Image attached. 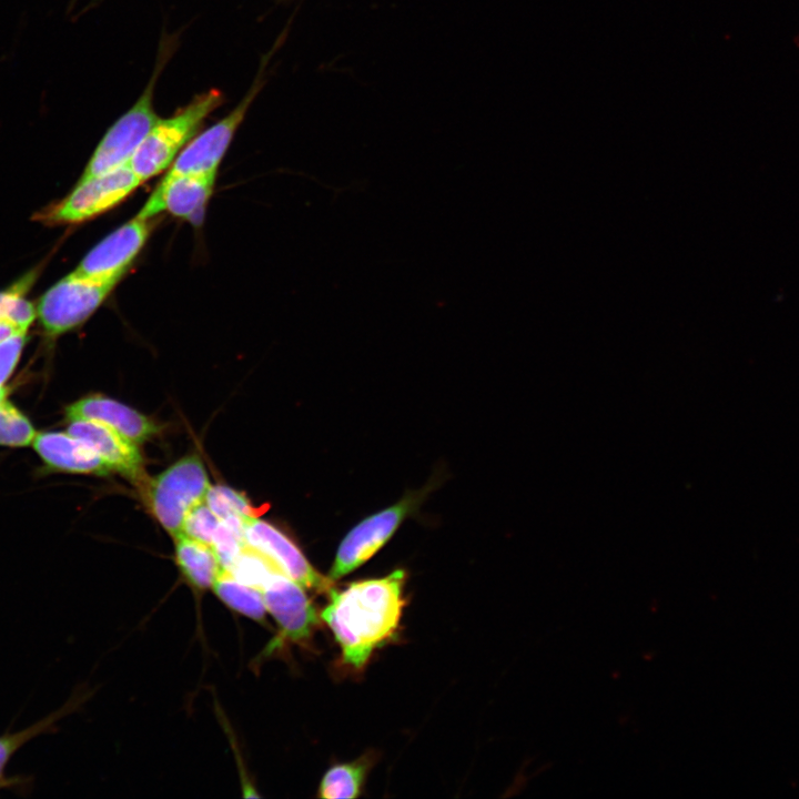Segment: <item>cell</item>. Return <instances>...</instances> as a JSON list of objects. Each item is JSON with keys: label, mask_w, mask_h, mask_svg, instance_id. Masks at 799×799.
<instances>
[{"label": "cell", "mask_w": 799, "mask_h": 799, "mask_svg": "<svg viewBox=\"0 0 799 799\" xmlns=\"http://www.w3.org/2000/svg\"><path fill=\"white\" fill-rule=\"evenodd\" d=\"M405 572L332 588L320 618L328 626L345 665L362 669L397 631L404 607Z\"/></svg>", "instance_id": "obj_1"}, {"label": "cell", "mask_w": 799, "mask_h": 799, "mask_svg": "<svg viewBox=\"0 0 799 799\" xmlns=\"http://www.w3.org/2000/svg\"><path fill=\"white\" fill-rule=\"evenodd\" d=\"M222 103V92L211 89L196 95L173 115L160 118L130 161V166L140 180L145 182L166 170L195 136L206 117Z\"/></svg>", "instance_id": "obj_2"}, {"label": "cell", "mask_w": 799, "mask_h": 799, "mask_svg": "<svg viewBox=\"0 0 799 799\" xmlns=\"http://www.w3.org/2000/svg\"><path fill=\"white\" fill-rule=\"evenodd\" d=\"M210 487L202 459L191 454L148 482L145 500L152 515L175 538L182 534L188 515L205 502Z\"/></svg>", "instance_id": "obj_3"}, {"label": "cell", "mask_w": 799, "mask_h": 799, "mask_svg": "<svg viewBox=\"0 0 799 799\" xmlns=\"http://www.w3.org/2000/svg\"><path fill=\"white\" fill-rule=\"evenodd\" d=\"M141 183L130 163L97 176L80 179L65 198L38 212L34 218L48 225L85 222L119 205Z\"/></svg>", "instance_id": "obj_4"}, {"label": "cell", "mask_w": 799, "mask_h": 799, "mask_svg": "<svg viewBox=\"0 0 799 799\" xmlns=\"http://www.w3.org/2000/svg\"><path fill=\"white\" fill-rule=\"evenodd\" d=\"M121 279H95L73 272L53 284L36 312L45 334L57 337L84 323L111 294Z\"/></svg>", "instance_id": "obj_5"}, {"label": "cell", "mask_w": 799, "mask_h": 799, "mask_svg": "<svg viewBox=\"0 0 799 799\" xmlns=\"http://www.w3.org/2000/svg\"><path fill=\"white\" fill-rule=\"evenodd\" d=\"M159 70L135 103L105 132L80 179L97 176L130 163L149 131L160 119L153 108Z\"/></svg>", "instance_id": "obj_6"}, {"label": "cell", "mask_w": 799, "mask_h": 799, "mask_svg": "<svg viewBox=\"0 0 799 799\" xmlns=\"http://www.w3.org/2000/svg\"><path fill=\"white\" fill-rule=\"evenodd\" d=\"M426 490L405 496L396 504L373 514L354 526L341 542L328 577L332 580L357 569L393 536L401 523L425 496Z\"/></svg>", "instance_id": "obj_7"}, {"label": "cell", "mask_w": 799, "mask_h": 799, "mask_svg": "<svg viewBox=\"0 0 799 799\" xmlns=\"http://www.w3.org/2000/svg\"><path fill=\"white\" fill-rule=\"evenodd\" d=\"M261 89L257 79L242 101L223 119L193 136L179 152L165 178L216 173L231 141Z\"/></svg>", "instance_id": "obj_8"}, {"label": "cell", "mask_w": 799, "mask_h": 799, "mask_svg": "<svg viewBox=\"0 0 799 799\" xmlns=\"http://www.w3.org/2000/svg\"><path fill=\"white\" fill-rule=\"evenodd\" d=\"M154 221L136 214L94 245L72 272L87 277L122 279L150 237Z\"/></svg>", "instance_id": "obj_9"}, {"label": "cell", "mask_w": 799, "mask_h": 799, "mask_svg": "<svg viewBox=\"0 0 799 799\" xmlns=\"http://www.w3.org/2000/svg\"><path fill=\"white\" fill-rule=\"evenodd\" d=\"M245 545L266 557L283 575L304 588L328 594L333 580L321 575L296 544L283 532L260 518L249 520L244 528Z\"/></svg>", "instance_id": "obj_10"}, {"label": "cell", "mask_w": 799, "mask_h": 799, "mask_svg": "<svg viewBox=\"0 0 799 799\" xmlns=\"http://www.w3.org/2000/svg\"><path fill=\"white\" fill-rule=\"evenodd\" d=\"M305 589L281 573L262 589L266 611L275 619L283 640L307 641L318 624V615Z\"/></svg>", "instance_id": "obj_11"}, {"label": "cell", "mask_w": 799, "mask_h": 799, "mask_svg": "<svg viewBox=\"0 0 799 799\" xmlns=\"http://www.w3.org/2000/svg\"><path fill=\"white\" fill-rule=\"evenodd\" d=\"M215 176L216 173L163 176L138 215L154 219L160 213L169 212L180 219L201 222L214 189Z\"/></svg>", "instance_id": "obj_12"}, {"label": "cell", "mask_w": 799, "mask_h": 799, "mask_svg": "<svg viewBox=\"0 0 799 799\" xmlns=\"http://www.w3.org/2000/svg\"><path fill=\"white\" fill-rule=\"evenodd\" d=\"M67 432L93 448L113 469L134 484L144 481L138 444L110 426L92 419H71Z\"/></svg>", "instance_id": "obj_13"}, {"label": "cell", "mask_w": 799, "mask_h": 799, "mask_svg": "<svg viewBox=\"0 0 799 799\" xmlns=\"http://www.w3.org/2000/svg\"><path fill=\"white\" fill-rule=\"evenodd\" d=\"M71 419L101 422L135 444H142L159 433V425L136 409L102 395H88L65 407Z\"/></svg>", "instance_id": "obj_14"}, {"label": "cell", "mask_w": 799, "mask_h": 799, "mask_svg": "<svg viewBox=\"0 0 799 799\" xmlns=\"http://www.w3.org/2000/svg\"><path fill=\"white\" fill-rule=\"evenodd\" d=\"M32 445L51 472L95 476L113 473L111 466L93 448L68 432L38 433Z\"/></svg>", "instance_id": "obj_15"}, {"label": "cell", "mask_w": 799, "mask_h": 799, "mask_svg": "<svg viewBox=\"0 0 799 799\" xmlns=\"http://www.w3.org/2000/svg\"><path fill=\"white\" fill-rule=\"evenodd\" d=\"M175 559L188 583L200 590L212 588L224 570L211 545L184 534L175 537Z\"/></svg>", "instance_id": "obj_16"}, {"label": "cell", "mask_w": 799, "mask_h": 799, "mask_svg": "<svg viewBox=\"0 0 799 799\" xmlns=\"http://www.w3.org/2000/svg\"><path fill=\"white\" fill-rule=\"evenodd\" d=\"M212 589L234 611L260 623L264 620L267 611L260 589L237 580L225 569Z\"/></svg>", "instance_id": "obj_17"}, {"label": "cell", "mask_w": 799, "mask_h": 799, "mask_svg": "<svg viewBox=\"0 0 799 799\" xmlns=\"http://www.w3.org/2000/svg\"><path fill=\"white\" fill-rule=\"evenodd\" d=\"M367 769L364 759L331 767L322 778L318 796L327 799L358 797Z\"/></svg>", "instance_id": "obj_18"}, {"label": "cell", "mask_w": 799, "mask_h": 799, "mask_svg": "<svg viewBox=\"0 0 799 799\" xmlns=\"http://www.w3.org/2000/svg\"><path fill=\"white\" fill-rule=\"evenodd\" d=\"M205 504L221 522L247 523L259 516V509L244 495L224 485L211 486L205 497Z\"/></svg>", "instance_id": "obj_19"}, {"label": "cell", "mask_w": 799, "mask_h": 799, "mask_svg": "<svg viewBox=\"0 0 799 799\" xmlns=\"http://www.w3.org/2000/svg\"><path fill=\"white\" fill-rule=\"evenodd\" d=\"M225 570L237 580L261 591L269 580L280 573L266 557L247 545H244Z\"/></svg>", "instance_id": "obj_20"}, {"label": "cell", "mask_w": 799, "mask_h": 799, "mask_svg": "<svg viewBox=\"0 0 799 799\" xmlns=\"http://www.w3.org/2000/svg\"><path fill=\"white\" fill-rule=\"evenodd\" d=\"M37 431L30 419L17 408L7 395L0 401V445L26 447L33 443Z\"/></svg>", "instance_id": "obj_21"}, {"label": "cell", "mask_w": 799, "mask_h": 799, "mask_svg": "<svg viewBox=\"0 0 799 799\" xmlns=\"http://www.w3.org/2000/svg\"><path fill=\"white\" fill-rule=\"evenodd\" d=\"M29 284L27 277L13 287L0 292V320L8 321L24 331L29 330L37 317L34 305L24 299V291Z\"/></svg>", "instance_id": "obj_22"}, {"label": "cell", "mask_w": 799, "mask_h": 799, "mask_svg": "<svg viewBox=\"0 0 799 799\" xmlns=\"http://www.w3.org/2000/svg\"><path fill=\"white\" fill-rule=\"evenodd\" d=\"M220 524L219 517L203 502L188 515L182 534L211 545Z\"/></svg>", "instance_id": "obj_23"}, {"label": "cell", "mask_w": 799, "mask_h": 799, "mask_svg": "<svg viewBox=\"0 0 799 799\" xmlns=\"http://www.w3.org/2000/svg\"><path fill=\"white\" fill-rule=\"evenodd\" d=\"M26 340L27 333L21 332L0 342V388L3 387V384L14 371Z\"/></svg>", "instance_id": "obj_24"}, {"label": "cell", "mask_w": 799, "mask_h": 799, "mask_svg": "<svg viewBox=\"0 0 799 799\" xmlns=\"http://www.w3.org/2000/svg\"><path fill=\"white\" fill-rule=\"evenodd\" d=\"M54 718H45L39 722H37L34 726L29 727L20 732H17L14 735L0 737V778L2 777L3 768L6 763L8 762L11 755L27 740H29L31 737H34L38 734L43 732L48 727H50L53 722Z\"/></svg>", "instance_id": "obj_25"}, {"label": "cell", "mask_w": 799, "mask_h": 799, "mask_svg": "<svg viewBox=\"0 0 799 799\" xmlns=\"http://www.w3.org/2000/svg\"><path fill=\"white\" fill-rule=\"evenodd\" d=\"M21 332L27 333L28 331L21 330L8 321L0 320V342L16 333H21Z\"/></svg>", "instance_id": "obj_26"}]
</instances>
